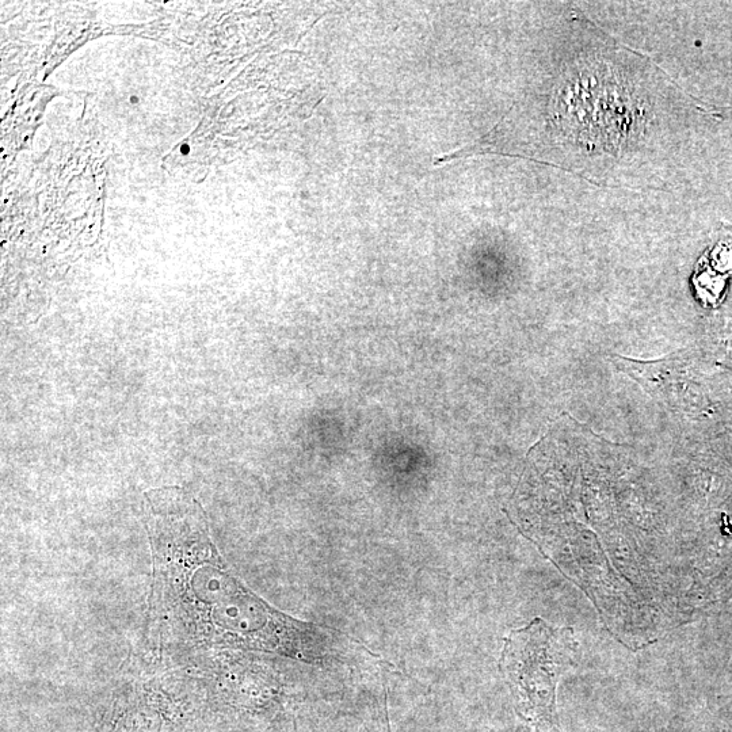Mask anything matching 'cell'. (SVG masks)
<instances>
[{
  "instance_id": "1",
  "label": "cell",
  "mask_w": 732,
  "mask_h": 732,
  "mask_svg": "<svg viewBox=\"0 0 732 732\" xmlns=\"http://www.w3.org/2000/svg\"><path fill=\"white\" fill-rule=\"evenodd\" d=\"M154 558V620L166 639L190 647L232 648L323 662L319 629L266 604L227 566L213 543L207 514L179 487L146 494Z\"/></svg>"
},
{
  "instance_id": "2",
  "label": "cell",
  "mask_w": 732,
  "mask_h": 732,
  "mask_svg": "<svg viewBox=\"0 0 732 732\" xmlns=\"http://www.w3.org/2000/svg\"><path fill=\"white\" fill-rule=\"evenodd\" d=\"M577 653L573 629L551 627L541 619L507 636L501 670L522 719L544 732H562L556 716V688L564 671L574 666Z\"/></svg>"
},
{
  "instance_id": "3",
  "label": "cell",
  "mask_w": 732,
  "mask_h": 732,
  "mask_svg": "<svg viewBox=\"0 0 732 732\" xmlns=\"http://www.w3.org/2000/svg\"><path fill=\"white\" fill-rule=\"evenodd\" d=\"M366 732H390V728L383 727V728H376V730L366 731Z\"/></svg>"
},
{
  "instance_id": "4",
  "label": "cell",
  "mask_w": 732,
  "mask_h": 732,
  "mask_svg": "<svg viewBox=\"0 0 732 732\" xmlns=\"http://www.w3.org/2000/svg\"><path fill=\"white\" fill-rule=\"evenodd\" d=\"M189 151H190V148H189L188 144H183V146L181 148L182 154L183 155L189 154Z\"/></svg>"
},
{
  "instance_id": "5",
  "label": "cell",
  "mask_w": 732,
  "mask_h": 732,
  "mask_svg": "<svg viewBox=\"0 0 732 732\" xmlns=\"http://www.w3.org/2000/svg\"><path fill=\"white\" fill-rule=\"evenodd\" d=\"M131 102H132V105L139 104V98H137V97H135V95H133V97H131Z\"/></svg>"
}]
</instances>
